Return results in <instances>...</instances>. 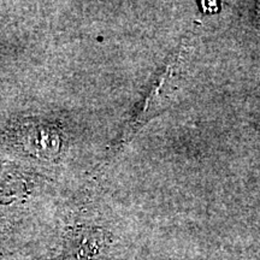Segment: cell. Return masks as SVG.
<instances>
[{"label":"cell","instance_id":"cell-1","mask_svg":"<svg viewBox=\"0 0 260 260\" xmlns=\"http://www.w3.org/2000/svg\"><path fill=\"white\" fill-rule=\"evenodd\" d=\"M107 245V236L99 229H76L65 239L64 260H95Z\"/></svg>","mask_w":260,"mask_h":260}]
</instances>
